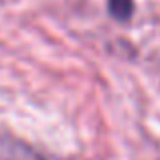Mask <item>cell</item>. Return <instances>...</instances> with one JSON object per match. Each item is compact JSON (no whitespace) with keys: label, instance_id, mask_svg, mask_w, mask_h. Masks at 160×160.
I'll use <instances>...</instances> for the list:
<instances>
[{"label":"cell","instance_id":"cell-2","mask_svg":"<svg viewBox=\"0 0 160 160\" xmlns=\"http://www.w3.org/2000/svg\"><path fill=\"white\" fill-rule=\"evenodd\" d=\"M106 6H108V14L109 18H113L116 22H130L136 12V2L134 0H106Z\"/></svg>","mask_w":160,"mask_h":160},{"label":"cell","instance_id":"cell-1","mask_svg":"<svg viewBox=\"0 0 160 160\" xmlns=\"http://www.w3.org/2000/svg\"><path fill=\"white\" fill-rule=\"evenodd\" d=\"M0 160H45V156L14 134L0 130Z\"/></svg>","mask_w":160,"mask_h":160}]
</instances>
